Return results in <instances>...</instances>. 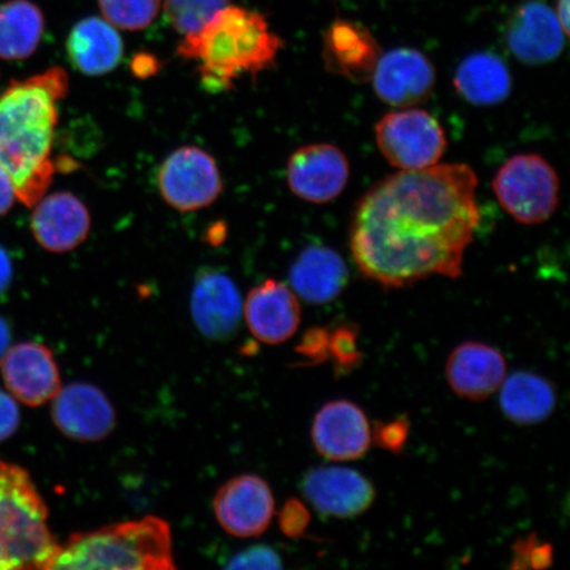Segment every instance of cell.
<instances>
[{
	"instance_id": "cell-1",
	"label": "cell",
	"mask_w": 570,
	"mask_h": 570,
	"mask_svg": "<svg viewBox=\"0 0 570 570\" xmlns=\"http://www.w3.org/2000/svg\"><path fill=\"white\" fill-rule=\"evenodd\" d=\"M476 188L466 164L401 170L375 184L353 216L356 267L386 288L436 275L458 279L481 220Z\"/></svg>"
},
{
	"instance_id": "cell-2",
	"label": "cell",
	"mask_w": 570,
	"mask_h": 570,
	"mask_svg": "<svg viewBox=\"0 0 570 570\" xmlns=\"http://www.w3.org/2000/svg\"><path fill=\"white\" fill-rule=\"evenodd\" d=\"M68 91L67 71L53 67L11 82L0 96V167L11 177L18 202L28 208L51 187L59 104Z\"/></svg>"
},
{
	"instance_id": "cell-3",
	"label": "cell",
	"mask_w": 570,
	"mask_h": 570,
	"mask_svg": "<svg viewBox=\"0 0 570 570\" xmlns=\"http://www.w3.org/2000/svg\"><path fill=\"white\" fill-rule=\"evenodd\" d=\"M283 47L262 13L229 4L202 30L183 36L176 55L195 62L203 88L219 95L233 90L244 77L254 80L274 68Z\"/></svg>"
},
{
	"instance_id": "cell-4",
	"label": "cell",
	"mask_w": 570,
	"mask_h": 570,
	"mask_svg": "<svg viewBox=\"0 0 570 570\" xmlns=\"http://www.w3.org/2000/svg\"><path fill=\"white\" fill-rule=\"evenodd\" d=\"M173 534L166 520L146 517L71 534L51 569H175Z\"/></svg>"
},
{
	"instance_id": "cell-5",
	"label": "cell",
	"mask_w": 570,
	"mask_h": 570,
	"mask_svg": "<svg viewBox=\"0 0 570 570\" xmlns=\"http://www.w3.org/2000/svg\"><path fill=\"white\" fill-rule=\"evenodd\" d=\"M59 550L31 475L0 460V570L51 569Z\"/></svg>"
},
{
	"instance_id": "cell-6",
	"label": "cell",
	"mask_w": 570,
	"mask_h": 570,
	"mask_svg": "<svg viewBox=\"0 0 570 570\" xmlns=\"http://www.w3.org/2000/svg\"><path fill=\"white\" fill-rule=\"evenodd\" d=\"M493 189L502 208L520 224H544L559 206V176L538 154L512 156L498 170Z\"/></svg>"
},
{
	"instance_id": "cell-7",
	"label": "cell",
	"mask_w": 570,
	"mask_h": 570,
	"mask_svg": "<svg viewBox=\"0 0 570 570\" xmlns=\"http://www.w3.org/2000/svg\"><path fill=\"white\" fill-rule=\"evenodd\" d=\"M375 138L384 159L401 170L436 166L448 147L443 126L422 109L386 114L375 127Z\"/></svg>"
},
{
	"instance_id": "cell-8",
	"label": "cell",
	"mask_w": 570,
	"mask_h": 570,
	"mask_svg": "<svg viewBox=\"0 0 570 570\" xmlns=\"http://www.w3.org/2000/svg\"><path fill=\"white\" fill-rule=\"evenodd\" d=\"M156 181L164 203L183 213L208 208L224 191L216 159L197 146L170 153L160 164Z\"/></svg>"
},
{
	"instance_id": "cell-9",
	"label": "cell",
	"mask_w": 570,
	"mask_h": 570,
	"mask_svg": "<svg viewBox=\"0 0 570 570\" xmlns=\"http://www.w3.org/2000/svg\"><path fill=\"white\" fill-rule=\"evenodd\" d=\"M214 514L235 538H256L268 530L275 514V499L259 475L235 476L220 487L213 501Z\"/></svg>"
},
{
	"instance_id": "cell-10",
	"label": "cell",
	"mask_w": 570,
	"mask_h": 570,
	"mask_svg": "<svg viewBox=\"0 0 570 570\" xmlns=\"http://www.w3.org/2000/svg\"><path fill=\"white\" fill-rule=\"evenodd\" d=\"M351 167L344 153L330 142L298 148L287 164L288 187L311 204H327L344 191Z\"/></svg>"
},
{
	"instance_id": "cell-11",
	"label": "cell",
	"mask_w": 570,
	"mask_h": 570,
	"mask_svg": "<svg viewBox=\"0 0 570 570\" xmlns=\"http://www.w3.org/2000/svg\"><path fill=\"white\" fill-rule=\"evenodd\" d=\"M0 374L16 401L40 407L53 401L61 390V376L55 356L45 345L21 342L7 348L0 358Z\"/></svg>"
},
{
	"instance_id": "cell-12",
	"label": "cell",
	"mask_w": 570,
	"mask_h": 570,
	"mask_svg": "<svg viewBox=\"0 0 570 570\" xmlns=\"http://www.w3.org/2000/svg\"><path fill=\"white\" fill-rule=\"evenodd\" d=\"M303 494L320 514L351 519L365 514L375 502L372 481L342 466L313 468L304 475Z\"/></svg>"
},
{
	"instance_id": "cell-13",
	"label": "cell",
	"mask_w": 570,
	"mask_h": 570,
	"mask_svg": "<svg viewBox=\"0 0 570 570\" xmlns=\"http://www.w3.org/2000/svg\"><path fill=\"white\" fill-rule=\"evenodd\" d=\"M312 441L327 461H354L372 446V426L358 404L340 399L324 404L316 413Z\"/></svg>"
},
{
	"instance_id": "cell-14",
	"label": "cell",
	"mask_w": 570,
	"mask_h": 570,
	"mask_svg": "<svg viewBox=\"0 0 570 570\" xmlns=\"http://www.w3.org/2000/svg\"><path fill=\"white\" fill-rule=\"evenodd\" d=\"M372 81L376 96L384 104L416 106L431 97L436 83V70L417 49L397 48L380 57Z\"/></svg>"
},
{
	"instance_id": "cell-15",
	"label": "cell",
	"mask_w": 570,
	"mask_h": 570,
	"mask_svg": "<svg viewBox=\"0 0 570 570\" xmlns=\"http://www.w3.org/2000/svg\"><path fill=\"white\" fill-rule=\"evenodd\" d=\"M190 311L204 337L224 341L238 331L244 315V302L237 284L229 275L208 268L196 277Z\"/></svg>"
},
{
	"instance_id": "cell-16",
	"label": "cell",
	"mask_w": 570,
	"mask_h": 570,
	"mask_svg": "<svg viewBox=\"0 0 570 570\" xmlns=\"http://www.w3.org/2000/svg\"><path fill=\"white\" fill-rule=\"evenodd\" d=\"M33 238L48 253L67 254L87 242L91 229L88 206L70 191L42 196L33 206Z\"/></svg>"
},
{
	"instance_id": "cell-17",
	"label": "cell",
	"mask_w": 570,
	"mask_h": 570,
	"mask_svg": "<svg viewBox=\"0 0 570 570\" xmlns=\"http://www.w3.org/2000/svg\"><path fill=\"white\" fill-rule=\"evenodd\" d=\"M53 422L71 440L95 443L116 426V411L101 390L89 383H71L53 399Z\"/></svg>"
},
{
	"instance_id": "cell-18",
	"label": "cell",
	"mask_w": 570,
	"mask_h": 570,
	"mask_svg": "<svg viewBox=\"0 0 570 570\" xmlns=\"http://www.w3.org/2000/svg\"><path fill=\"white\" fill-rule=\"evenodd\" d=\"M505 45L520 62L543 66L561 55L566 32L551 7L540 0H530L511 17Z\"/></svg>"
},
{
	"instance_id": "cell-19",
	"label": "cell",
	"mask_w": 570,
	"mask_h": 570,
	"mask_svg": "<svg viewBox=\"0 0 570 570\" xmlns=\"http://www.w3.org/2000/svg\"><path fill=\"white\" fill-rule=\"evenodd\" d=\"M508 373L504 355L483 342L466 341L448 356L445 376L455 395L470 402L494 395Z\"/></svg>"
},
{
	"instance_id": "cell-20",
	"label": "cell",
	"mask_w": 570,
	"mask_h": 570,
	"mask_svg": "<svg viewBox=\"0 0 570 570\" xmlns=\"http://www.w3.org/2000/svg\"><path fill=\"white\" fill-rule=\"evenodd\" d=\"M244 315L253 336L268 345L294 337L302 323L294 289L276 279H267L248 292Z\"/></svg>"
},
{
	"instance_id": "cell-21",
	"label": "cell",
	"mask_w": 570,
	"mask_h": 570,
	"mask_svg": "<svg viewBox=\"0 0 570 570\" xmlns=\"http://www.w3.org/2000/svg\"><path fill=\"white\" fill-rule=\"evenodd\" d=\"M323 57L330 73L363 83L372 80L381 47L358 21L337 19L324 32Z\"/></svg>"
},
{
	"instance_id": "cell-22",
	"label": "cell",
	"mask_w": 570,
	"mask_h": 570,
	"mask_svg": "<svg viewBox=\"0 0 570 570\" xmlns=\"http://www.w3.org/2000/svg\"><path fill=\"white\" fill-rule=\"evenodd\" d=\"M67 52L71 66L81 75L101 77L119 66L125 47L117 27L105 18L90 17L71 28Z\"/></svg>"
},
{
	"instance_id": "cell-23",
	"label": "cell",
	"mask_w": 570,
	"mask_h": 570,
	"mask_svg": "<svg viewBox=\"0 0 570 570\" xmlns=\"http://www.w3.org/2000/svg\"><path fill=\"white\" fill-rule=\"evenodd\" d=\"M292 289L309 304L323 305L337 298L348 283L341 255L326 246H309L297 256L289 271Z\"/></svg>"
},
{
	"instance_id": "cell-24",
	"label": "cell",
	"mask_w": 570,
	"mask_h": 570,
	"mask_svg": "<svg viewBox=\"0 0 570 570\" xmlns=\"http://www.w3.org/2000/svg\"><path fill=\"white\" fill-rule=\"evenodd\" d=\"M458 95L474 106H495L508 99L512 78L501 57L479 52L466 57L454 75Z\"/></svg>"
},
{
	"instance_id": "cell-25",
	"label": "cell",
	"mask_w": 570,
	"mask_h": 570,
	"mask_svg": "<svg viewBox=\"0 0 570 570\" xmlns=\"http://www.w3.org/2000/svg\"><path fill=\"white\" fill-rule=\"evenodd\" d=\"M499 391V404L504 416L519 425L546 422L558 403L553 384L531 372H518L504 377Z\"/></svg>"
},
{
	"instance_id": "cell-26",
	"label": "cell",
	"mask_w": 570,
	"mask_h": 570,
	"mask_svg": "<svg viewBox=\"0 0 570 570\" xmlns=\"http://www.w3.org/2000/svg\"><path fill=\"white\" fill-rule=\"evenodd\" d=\"M45 28V16L28 0H10L0 6V59L23 60L32 56Z\"/></svg>"
},
{
	"instance_id": "cell-27",
	"label": "cell",
	"mask_w": 570,
	"mask_h": 570,
	"mask_svg": "<svg viewBox=\"0 0 570 570\" xmlns=\"http://www.w3.org/2000/svg\"><path fill=\"white\" fill-rule=\"evenodd\" d=\"M229 0H164V13L168 23L181 36L202 30Z\"/></svg>"
},
{
	"instance_id": "cell-28",
	"label": "cell",
	"mask_w": 570,
	"mask_h": 570,
	"mask_svg": "<svg viewBox=\"0 0 570 570\" xmlns=\"http://www.w3.org/2000/svg\"><path fill=\"white\" fill-rule=\"evenodd\" d=\"M104 18L119 30H145L158 18L161 0H98Z\"/></svg>"
},
{
	"instance_id": "cell-29",
	"label": "cell",
	"mask_w": 570,
	"mask_h": 570,
	"mask_svg": "<svg viewBox=\"0 0 570 570\" xmlns=\"http://www.w3.org/2000/svg\"><path fill=\"white\" fill-rule=\"evenodd\" d=\"M358 337V327L351 324L340 325L330 333V360L338 374H346L360 366L363 354Z\"/></svg>"
},
{
	"instance_id": "cell-30",
	"label": "cell",
	"mask_w": 570,
	"mask_h": 570,
	"mask_svg": "<svg viewBox=\"0 0 570 570\" xmlns=\"http://www.w3.org/2000/svg\"><path fill=\"white\" fill-rule=\"evenodd\" d=\"M554 550L551 543L540 540L537 533L520 538L512 546L511 569H543L552 566Z\"/></svg>"
},
{
	"instance_id": "cell-31",
	"label": "cell",
	"mask_w": 570,
	"mask_h": 570,
	"mask_svg": "<svg viewBox=\"0 0 570 570\" xmlns=\"http://www.w3.org/2000/svg\"><path fill=\"white\" fill-rule=\"evenodd\" d=\"M410 432V420L403 415L390 422L376 423L372 431V441L383 451L401 454L407 445Z\"/></svg>"
},
{
	"instance_id": "cell-32",
	"label": "cell",
	"mask_w": 570,
	"mask_h": 570,
	"mask_svg": "<svg viewBox=\"0 0 570 570\" xmlns=\"http://www.w3.org/2000/svg\"><path fill=\"white\" fill-rule=\"evenodd\" d=\"M227 568L232 569H281V556L269 547H253L232 559Z\"/></svg>"
},
{
	"instance_id": "cell-33",
	"label": "cell",
	"mask_w": 570,
	"mask_h": 570,
	"mask_svg": "<svg viewBox=\"0 0 570 570\" xmlns=\"http://www.w3.org/2000/svg\"><path fill=\"white\" fill-rule=\"evenodd\" d=\"M311 515L306 505L298 499H289L281 515L282 531L289 538H301L308 529Z\"/></svg>"
},
{
	"instance_id": "cell-34",
	"label": "cell",
	"mask_w": 570,
	"mask_h": 570,
	"mask_svg": "<svg viewBox=\"0 0 570 570\" xmlns=\"http://www.w3.org/2000/svg\"><path fill=\"white\" fill-rule=\"evenodd\" d=\"M330 331L325 327H312L304 334L297 352L312 362V365L330 360Z\"/></svg>"
},
{
	"instance_id": "cell-35",
	"label": "cell",
	"mask_w": 570,
	"mask_h": 570,
	"mask_svg": "<svg viewBox=\"0 0 570 570\" xmlns=\"http://www.w3.org/2000/svg\"><path fill=\"white\" fill-rule=\"evenodd\" d=\"M20 424V412L16 399L0 390V441L10 439Z\"/></svg>"
},
{
	"instance_id": "cell-36",
	"label": "cell",
	"mask_w": 570,
	"mask_h": 570,
	"mask_svg": "<svg viewBox=\"0 0 570 570\" xmlns=\"http://www.w3.org/2000/svg\"><path fill=\"white\" fill-rule=\"evenodd\" d=\"M18 197L11 177L0 167V217L9 213Z\"/></svg>"
},
{
	"instance_id": "cell-37",
	"label": "cell",
	"mask_w": 570,
	"mask_h": 570,
	"mask_svg": "<svg viewBox=\"0 0 570 570\" xmlns=\"http://www.w3.org/2000/svg\"><path fill=\"white\" fill-rule=\"evenodd\" d=\"M131 68L135 76L149 77L158 71V60L151 55H137L134 57Z\"/></svg>"
},
{
	"instance_id": "cell-38",
	"label": "cell",
	"mask_w": 570,
	"mask_h": 570,
	"mask_svg": "<svg viewBox=\"0 0 570 570\" xmlns=\"http://www.w3.org/2000/svg\"><path fill=\"white\" fill-rule=\"evenodd\" d=\"M12 262L9 253L0 246V294L10 287L12 281Z\"/></svg>"
},
{
	"instance_id": "cell-39",
	"label": "cell",
	"mask_w": 570,
	"mask_h": 570,
	"mask_svg": "<svg viewBox=\"0 0 570 570\" xmlns=\"http://www.w3.org/2000/svg\"><path fill=\"white\" fill-rule=\"evenodd\" d=\"M569 3L570 0H559L558 2V12L556 13V17H558L559 23L562 27V30H564L566 35L569 33Z\"/></svg>"
},
{
	"instance_id": "cell-40",
	"label": "cell",
	"mask_w": 570,
	"mask_h": 570,
	"mask_svg": "<svg viewBox=\"0 0 570 570\" xmlns=\"http://www.w3.org/2000/svg\"><path fill=\"white\" fill-rule=\"evenodd\" d=\"M11 340L10 327L7 325L6 321L0 317V358H2L7 348H9Z\"/></svg>"
}]
</instances>
